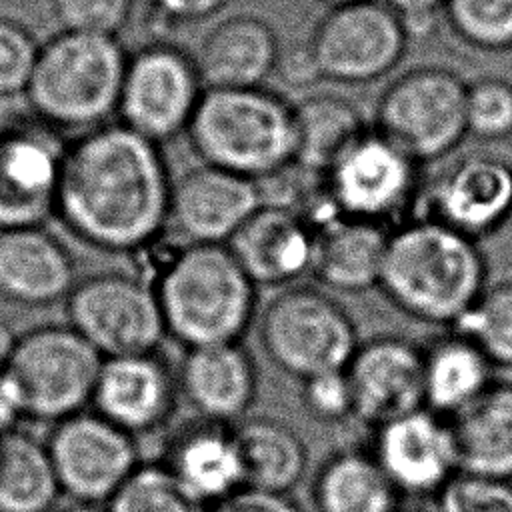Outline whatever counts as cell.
<instances>
[{
    "mask_svg": "<svg viewBox=\"0 0 512 512\" xmlns=\"http://www.w3.org/2000/svg\"><path fill=\"white\" fill-rule=\"evenodd\" d=\"M244 466V488L288 494L304 476L308 450L278 418L254 416L234 424Z\"/></svg>",
    "mask_w": 512,
    "mask_h": 512,
    "instance_id": "83f0119b",
    "label": "cell"
},
{
    "mask_svg": "<svg viewBox=\"0 0 512 512\" xmlns=\"http://www.w3.org/2000/svg\"><path fill=\"white\" fill-rule=\"evenodd\" d=\"M202 92L194 58L152 44L128 58L118 112L124 126L158 144L188 130Z\"/></svg>",
    "mask_w": 512,
    "mask_h": 512,
    "instance_id": "8fae6325",
    "label": "cell"
},
{
    "mask_svg": "<svg viewBox=\"0 0 512 512\" xmlns=\"http://www.w3.org/2000/svg\"><path fill=\"white\" fill-rule=\"evenodd\" d=\"M346 376L354 418L370 428L424 408V352L404 336L360 342Z\"/></svg>",
    "mask_w": 512,
    "mask_h": 512,
    "instance_id": "2e32d148",
    "label": "cell"
},
{
    "mask_svg": "<svg viewBox=\"0 0 512 512\" xmlns=\"http://www.w3.org/2000/svg\"><path fill=\"white\" fill-rule=\"evenodd\" d=\"M104 358L72 326H38L18 336L6 362L26 416L60 422L92 402Z\"/></svg>",
    "mask_w": 512,
    "mask_h": 512,
    "instance_id": "52a82bcc",
    "label": "cell"
},
{
    "mask_svg": "<svg viewBox=\"0 0 512 512\" xmlns=\"http://www.w3.org/2000/svg\"><path fill=\"white\" fill-rule=\"evenodd\" d=\"M398 512H402V510H398ZM404 512H420V510H404Z\"/></svg>",
    "mask_w": 512,
    "mask_h": 512,
    "instance_id": "681fc988",
    "label": "cell"
},
{
    "mask_svg": "<svg viewBox=\"0 0 512 512\" xmlns=\"http://www.w3.org/2000/svg\"><path fill=\"white\" fill-rule=\"evenodd\" d=\"M46 448L62 494L72 502H108L140 466L136 438L98 412L56 422Z\"/></svg>",
    "mask_w": 512,
    "mask_h": 512,
    "instance_id": "7c38bea8",
    "label": "cell"
},
{
    "mask_svg": "<svg viewBox=\"0 0 512 512\" xmlns=\"http://www.w3.org/2000/svg\"><path fill=\"white\" fill-rule=\"evenodd\" d=\"M178 374L156 354L106 358L94 390V412L136 436L162 428L174 412Z\"/></svg>",
    "mask_w": 512,
    "mask_h": 512,
    "instance_id": "d6986e66",
    "label": "cell"
},
{
    "mask_svg": "<svg viewBox=\"0 0 512 512\" xmlns=\"http://www.w3.org/2000/svg\"><path fill=\"white\" fill-rule=\"evenodd\" d=\"M274 72L278 74V78L284 84L296 86V88L310 86V84L322 80V72H320L318 60L314 56L310 42L280 48Z\"/></svg>",
    "mask_w": 512,
    "mask_h": 512,
    "instance_id": "ab89813d",
    "label": "cell"
},
{
    "mask_svg": "<svg viewBox=\"0 0 512 512\" xmlns=\"http://www.w3.org/2000/svg\"><path fill=\"white\" fill-rule=\"evenodd\" d=\"M420 164L376 128H366L324 172L340 218L384 224L404 214L420 192Z\"/></svg>",
    "mask_w": 512,
    "mask_h": 512,
    "instance_id": "30bf717a",
    "label": "cell"
},
{
    "mask_svg": "<svg viewBox=\"0 0 512 512\" xmlns=\"http://www.w3.org/2000/svg\"><path fill=\"white\" fill-rule=\"evenodd\" d=\"M126 64L116 36L64 30L38 50L28 102L54 128H98L118 110Z\"/></svg>",
    "mask_w": 512,
    "mask_h": 512,
    "instance_id": "5b68a950",
    "label": "cell"
},
{
    "mask_svg": "<svg viewBox=\"0 0 512 512\" xmlns=\"http://www.w3.org/2000/svg\"><path fill=\"white\" fill-rule=\"evenodd\" d=\"M16 340H18V336L14 334L10 322L0 316V366H6L10 354L16 346Z\"/></svg>",
    "mask_w": 512,
    "mask_h": 512,
    "instance_id": "bcb514c9",
    "label": "cell"
},
{
    "mask_svg": "<svg viewBox=\"0 0 512 512\" xmlns=\"http://www.w3.org/2000/svg\"><path fill=\"white\" fill-rule=\"evenodd\" d=\"M38 50L40 48L24 26L0 18V96L26 92Z\"/></svg>",
    "mask_w": 512,
    "mask_h": 512,
    "instance_id": "74e56055",
    "label": "cell"
},
{
    "mask_svg": "<svg viewBox=\"0 0 512 512\" xmlns=\"http://www.w3.org/2000/svg\"><path fill=\"white\" fill-rule=\"evenodd\" d=\"M166 332L186 348L240 342L256 312V284L228 244H188L154 286Z\"/></svg>",
    "mask_w": 512,
    "mask_h": 512,
    "instance_id": "3957f363",
    "label": "cell"
},
{
    "mask_svg": "<svg viewBox=\"0 0 512 512\" xmlns=\"http://www.w3.org/2000/svg\"><path fill=\"white\" fill-rule=\"evenodd\" d=\"M460 474L512 482V382H494L474 404L450 418Z\"/></svg>",
    "mask_w": 512,
    "mask_h": 512,
    "instance_id": "d4e9b609",
    "label": "cell"
},
{
    "mask_svg": "<svg viewBox=\"0 0 512 512\" xmlns=\"http://www.w3.org/2000/svg\"><path fill=\"white\" fill-rule=\"evenodd\" d=\"M66 144L42 118L0 126V230L42 226L56 212Z\"/></svg>",
    "mask_w": 512,
    "mask_h": 512,
    "instance_id": "5bb4252c",
    "label": "cell"
},
{
    "mask_svg": "<svg viewBox=\"0 0 512 512\" xmlns=\"http://www.w3.org/2000/svg\"><path fill=\"white\" fill-rule=\"evenodd\" d=\"M434 220L480 240L512 216V166L490 154H470L446 166L428 190Z\"/></svg>",
    "mask_w": 512,
    "mask_h": 512,
    "instance_id": "e0dca14e",
    "label": "cell"
},
{
    "mask_svg": "<svg viewBox=\"0 0 512 512\" xmlns=\"http://www.w3.org/2000/svg\"><path fill=\"white\" fill-rule=\"evenodd\" d=\"M466 130L478 140L512 136V84L502 78H480L468 84Z\"/></svg>",
    "mask_w": 512,
    "mask_h": 512,
    "instance_id": "e575fe53",
    "label": "cell"
},
{
    "mask_svg": "<svg viewBox=\"0 0 512 512\" xmlns=\"http://www.w3.org/2000/svg\"><path fill=\"white\" fill-rule=\"evenodd\" d=\"M486 280L478 240L424 218L390 234L378 288L410 318L454 328L486 290Z\"/></svg>",
    "mask_w": 512,
    "mask_h": 512,
    "instance_id": "7a4b0ae2",
    "label": "cell"
},
{
    "mask_svg": "<svg viewBox=\"0 0 512 512\" xmlns=\"http://www.w3.org/2000/svg\"><path fill=\"white\" fill-rule=\"evenodd\" d=\"M164 468L206 508L244 488V466L234 424L196 418L166 446Z\"/></svg>",
    "mask_w": 512,
    "mask_h": 512,
    "instance_id": "44dd1931",
    "label": "cell"
},
{
    "mask_svg": "<svg viewBox=\"0 0 512 512\" xmlns=\"http://www.w3.org/2000/svg\"><path fill=\"white\" fill-rule=\"evenodd\" d=\"M468 84L440 66L414 68L378 98L374 128L418 164L452 152L466 130Z\"/></svg>",
    "mask_w": 512,
    "mask_h": 512,
    "instance_id": "ba28073f",
    "label": "cell"
},
{
    "mask_svg": "<svg viewBox=\"0 0 512 512\" xmlns=\"http://www.w3.org/2000/svg\"><path fill=\"white\" fill-rule=\"evenodd\" d=\"M278 52V38L268 22L232 16L204 36L194 64L206 88H254L274 72Z\"/></svg>",
    "mask_w": 512,
    "mask_h": 512,
    "instance_id": "cb8c5ba5",
    "label": "cell"
},
{
    "mask_svg": "<svg viewBox=\"0 0 512 512\" xmlns=\"http://www.w3.org/2000/svg\"><path fill=\"white\" fill-rule=\"evenodd\" d=\"M388 238L380 224L340 218L318 232L312 274L336 292L362 294L378 288Z\"/></svg>",
    "mask_w": 512,
    "mask_h": 512,
    "instance_id": "4316f807",
    "label": "cell"
},
{
    "mask_svg": "<svg viewBox=\"0 0 512 512\" xmlns=\"http://www.w3.org/2000/svg\"><path fill=\"white\" fill-rule=\"evenodd\" d=\"M156 12L170 22H192L216 14L226 0H150Z\"/></svg>",
    "mask_w": 512,
    "mask_h": 512,
    "instance_id": "7bdbcfd3",
    "label": "cell"
},
{
    "mask_svg": "<svg viewBox=\"0 0 512 512\" xmlns=\"http://www.w3.org/2000/svg\"><path fill=\"white\" fill-rule=\"evenodd\" d=\"M452 330L472 338L494 366L512 368V280L486 286Z\"/></svg>",
    "mask_w": 512,
    "mask_h": 512,
    "instance_id": "1f68e13d",
    "label": "cell"
},
{
    "mask_svg": "<svg viewBox=\"0 0 512 512\" xmlns=\"http://www.w3.org/2000/svg\"><path fill=\"white\" fill-rule=\"evenodd\" d=\"M106 504V512H208L162 462L140 464Z\"/></svg>",
    "mask_w": 512,
    "mask_h": 512,
    "instance_id": "d6a6232c",
    "label": "cell"
},
{
    "mask_svg": "<svg viewBox=\"0 0 512 512\" xmlns=\"http://www.w3.org/2000/svg\"><path fill=\"white\" fill-rule=\"evenodd\" d=\"M260 342L272 364L300 380L346 370L360 346L348 310L310 286L286 288L264 306Z\"/></svg>",
    "mask_w": 512,
    "mask_h": 512,
    "instance_id": "8992f818",
    "label": "cell"
},
{
    "mask_svg": "<svg viewBox=\"0 0 512 512\" xmlns=\"http://www.w3.org/2000/svg\"><path fill=\"white\" fill-rule=\"evenodd\" d=\"M444 14L466 44L486 52L512 48V0H446Z\"/></svg>",
    "mask_w": 512,
    "mask_h": 512,
    "instance_id": "836d02e7",
    "label": "cell"
},
{
    "mask_svg": "<svg viewBox=\"0 0 512 512\" xmlns=\"http://www.w3.org/2000/svg\"><path fill=\"white\" fill-rule=\"evenodd\" d=\"M178 388L200 418L234 424L256 400L258 370L240 342L188 348Z\"/></svg>",
    "mask_w": 512,
    "mask_h": 512,
    "instance_id": "7402d4cb",
    "label": "cell"
},
{
    "mask_svg": "<svg viewBox=\"0 0 512 512\" xmlns=\"http://www.w3.org/2000/svg\"><path fill=\"white\" fill-rule=\"evenodd\" d=\"M60 494L46 442L22 430L0 436V512H52Z\"/></svg>",
    "mask_w": 512,
    "mask_h": 512,
    "instance_id": "f546056e",
    "label": "cell"
},
{
    "mask_svg": "<svg viewBox=\"0 0 512 512\" xmlns=\"http://www.w3.org/2000/svg\"><path fill=\"white\" fill-rule=\"evenodd\" d=\"M208 512H304V510L288 494L242 488L232 496L224 498L222 502L210 506Z\"/></svg>",
    "mask_w": 512,
    "mask_h": 512,
    "instance_id": "60d3db41",
    "label": "cell"
},
{
    "mask_svg": "<svg viewBox=\"0 0 512 512\" xmlns=\"http://www.w3.org/2000/svg\"><path fill=\"white\" fill-rule=\"evenodd\" d=\"M436 500L440 512H512V484L458 474Z\"/></svg>",
    "mask_w": 512,
    "mask_h": 512,
    "instance_id": "8d00e7d4",
    "label": "cell"
},
{
    "mask_svg": "<svg viewBox=\"0 0 512 512\" xmlns=\"http://www.w3.org/2000/svg\"><path fill=\"white\" fill-rule=\"evenodd\" d=\"M308 42L322 78L368 84L400 62L408 38L398 14L388 4L366 0L330 8Z\"/></svg>",
    "mask_w": 512,
    "mask_h": 512,
    "instance_id": "4fadbf2b",
    "label": "cell"
},
{
    "mask_svg": "<svg viewBox=\"0 0 512 512\" xmlns=\"http://www.w3.org/2000/svg\"><path fill=\"white\" fill-rule=\"evenodd\" d=\"M326 2L330 8H342V6H350V4H358V2H366V0H322Z\"/></svg>",
    "mask_w": 512,
    "mask_h": 512,
    "instance_id": "c3c4849f",
    "label": "cell"
},
{
    "mask_svg": "<svg viewBox=\"0 0 512 512\" xmlns=\"http://www.w3.org/2000/svg\"><path fill=\"white\" fill-rule=\"evenodd\" d=\"M296 162L326 172L366 130L358 108L342 96H308L294 106Z\"/></svg>",
    "mask_w": 512,
    "mask_h": 512,
    "instance_id": "4dcf8cb0",
    "label": "cell"
},
{
    "mask_svg": "<svg viewBox=\"0 0 512 512\" xmlns=\"http://www.w3.org/2000/svg\"><path fill=\"white\" fill-rule=\"evenodd\" d=\"M188 134L204 164L254 182L296 162L294 106L262 86L204 88Z\"/></svg>",
    "mask_w": 512,
    "mask_h": 512,
    "instance_id": "277c9868",
    "label": "cell"
},
{
    "mask_svg": "<svg viewBox=\"0 0 512 512\" xmlns=\"http://www.w3.org/2000/svg\"><path fill=\"white\" fill-rule=\"evenodd\" d=\"M370 454L400 496H434L460 474L448 418L424 408L374 428Z\"/></svg>",
    "mask_w": 512,
    "mask_h": 512,
    "instance_id": "9a60e30c",
    "label": "cell"
},
{
    "mask_svg": "<svg viewBox=\"0 0 512 512\" xmlns=\"http://www.w3.org/2000/svg\"><path fill=\"white\" fill-rule=\"evenodd\" d=\"M76 286L70 250L42 226L0 230V296L38 308L66 296Z\"/></svg>",
    "mask_w": 512,
    "mask_h": 512,
    "instance_id": "603a6c76",
    "label": "cell"
},
{
    "mask_svg": "<svg viewBox=\"0 0 512 512\" xmlns=\"http://www.w3.org/2000/svg\"><path fill=\"white\" fill-rule=\"evenodd\" d=\"M300 398L304 410L320 422H342L346 418H354L346 370L326 372L302 380Z\"/></svg>",
    "mask_w": 512,
    "mask_h": 512,
    "instance_id": "f35d334b",
    "label": "cell"
},
{
    "mask_svg": "<svg viewBox=\"0 0 512 512\" xmlns=\"http://www.w3.org/2000/svg\"><path fill=\"white\" fill-rule=\"evenodd\" d=\"M52 8L66 32L116 36L130 16L132 0H52Z\"/></svg>",
    "mask_w": 512,
    "mask_h": 512,
    "instance_id": "d590c367",
    "label": "cell"
},
{
    "mask_svg": "<svg viewBox=\"0 0 512 512\" xmlns=\"http://www.w3.org/2000/svg\"><path fill=\"white\" fill-rule=\"evenodd\" d=\"M424 352V406L454 418L474 404L496 380L494 364L468 336L452 330L434 338Z\"/></svg>",
    "mask_w": 512,
    "mask_h": 512,
    "instance_id": "484cf974",
    "label": "cell"
},
{
    "mask_svg": "<svg viewBox=\"0 0 512 512\" xmlns=\"http://www.w3.org/2000/svg\"><path fill=\"white\" fill-rule=\"evenodd\" d=\"M172 184L150 138L102 124L66 146L56 212L98 250H146L170 220Z\"/></svg>",
    "mask_w": 512,
    "mask_h": 512,
    "instance_id": "6da1fadb",
    "label": "cell"
},
{
    "mask_svg": "<svg viewBox=\"0 0 512 512\" xmlns=\"http://www.w3.org/2000/svg\"><path fill=\"white\" fill-rule=\"evenodd\" d=\"M386 4L396 14H408V12H440L446 4V0H386Z\"/></svg>",
    "mask_w": 512,
    "mask_h": 512,
    "instance_id": "f6af8a7d",
    "label": "cell"
},
{
    "mask_svg": "<svg viewBox=\"0 0 512 512\" xmlns=\"http://www.w3.org/2000/svg\"><path fill=\"white\" fill-rule=\"evenodd\" d=\"M58 512H106V508H100L98 504H84V502H70L68 506L60 508Z\"/></svg>",
    "mask_w": 512,
    "mask_h": 512,
    "instance_id": "7dc6e473",
    "label": "cell"
},
{
    "mask_svg": "<svg viewBox=\"0 0 512 512\" xmlns=\"http://www.w3.org/2000/svg\"><path fill=\"white\" fill-rule=\"evenodd\" d=\"M402 30L406 38H428L436 32L438 28V12H408V14H398Z\"/></svg>",
    "mask_w": 512,
    "mask_h": 512,
    "instance_id": "ee69618b",
    "label": "cell"
},
{
    "mask_svg": "<svg viewBox=\"0 0 512 512\" xmlns=\"http://www.w3.org/2000/svg\"><path fill=\"white\" fill-rule=\"evenodd\" d=\"M316 512H398L400 494L370 452L340 450L312 482Z\"/></svg>",
    "mask_w": 512,
    "mask_h": 512,
    "instance_id": "f1b7e54d",
    "label": "cell"
},
{
    "mask_svg": "<svg viewBox=\"0 0 512 512\" xmlns=\"http://www.w3.org/2000/svg\"><path fill=\"white\" fill-rule=\"evenodd\" d=\"M22 418H28L22 392L8 368L0 366V436L18 430Z\"/></svg>",
    "mask_w": 512,
    "mask_h": 512,
    "instance_id": "b9f144b4",
    "label": "cell"
},
{
    "mask_svg": "<svg viewBox=\"0 0 512 512\" xmlns=\"http://www.w3.org/2000/svg\"><path fill=\"white\" fill-rule=\"evenodd\" d=\"M66 314L68 326L104 360L152 354L168 334L156 288L120 270L76 282L66 296Z\"/></svg>",
    "mask_w": 512,
    "mask_h": 512,
    "instance_id": "9c48e42d",
    "label": "cell"
},
{
    "mask_svg": "<svg viewBox=\"0 0 512 512\" xmlns=\"http://www.w3.org/2000/svg\"><path fill=\"white\" fill-rule=\"evenodd\" d=\"M260 206L258 182L202 164L172 184L168 222L188 244H228Z\"/></svg>",
    "mask_w": 512,
    "mask_h": 512,
    "instance_id": "ac0fdd59",
    "label": "cell"
},
{
    "mask_svg": "<svg viewBox=\"0 0 512 512\" xmlns=\"http://www.w3.org/2000/svg\"><path fill=\"white\" fill-rule=\"evenodd\" d=\"M318 230L302 216L262 204L228 242V248L258 286H282L312 272Z\"/></svg>",
    "mask_w": 512,
    "mask_h": 512,
    "instance_id": "ffe728a7",
    "label": "cell"
}]
</instances>
